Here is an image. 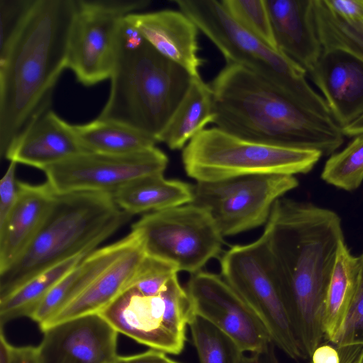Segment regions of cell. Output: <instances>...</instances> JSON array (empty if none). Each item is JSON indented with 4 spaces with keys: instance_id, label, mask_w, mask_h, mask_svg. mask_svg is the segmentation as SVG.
I'll return each instance as SVG.
<instances>
[{
    "instance_id": "1",
    "label": "cell",
    "mask_w": 363,
    "mask_h": 363,
    "mask_svg": "<svg viewBox=\"0 0 363 363\" xmlns=\"http://www.w3.org/2000/svg\"><path fill=\"white\" fill-rule=\"evenodd\" d=\"M262 235L295 335L310 358L324 338L327 291L345 240L341 218L330 209L282 196L273 204Z\"/></svg>"
},
{
    "instance_id": "2",
    "label": "cell",
    "mask_w": 363,
    "mask_h": 363,
    "mask_svg": "<svg viewBox=\"0 0 363 363\" xmlns=\"http://www.w3.org/2000/svg\"><path fill=\"white\" fill-rule=\"evenodd\" d=\"M76 0H35L23 23L0 50V155L36 115L67 68Z\"/></svg>"
},
{
    "instance_id": "3",
    "label": "cell",
    "mask_w": 363,
    "mask_h": 363,
    "mask_svg": "<svg viewBox=\"0 0 363 363\" xmlns=\"http://www.w3.org/2000/svg\"><path fill=\"white\" fill-rule=\"evenodd\" d=\"M213 124L248 140L319 151L331 155L344 142L342 128L330 117L298 105L269 82L235 64L225 66L208 84Z\"/></svg>"
},
{
    "instance_id": "4",
    "label": "cell",
    "mask_w": 363,
    "mask_h": 363,
    "mask_svg": "<svg viewBox=\"0 0 363 363\" xmlns=\"http://www.w3.org/2000/svg\"><path fill=\"white\" fill-rule=\"evenodd\" d=\"M132 217L118 207L113 193L57 194L50 213L30 244L0 272V300L53 266L94 252Z\"/></svg>"
},
{
    "instance_id": "5",
    "label": "cell",
    "mask_w": 363,
    "mask_h": 363,
    "mask_svg": "<svg viewBox=\"0 0 363 363\" xmlns=\"http://www.w3.org/2000/svg\"><path fill=\"white\" fill-rule=\"evenodd\" d=\"M193 77L146 40L135 47L116 46L109 96L97 118L157 141Z\"/></svg>"
},
{
    "instance_id": "6",
    "label": "cell",
    "mask_w": 363,
    "mask_h": 363,
    "mask_svg": "<svg viewBox=\"0 0 363 363\" xmlns=\"http://www.w3.org/2000/svg\"><path fill=\"white\" fill-rule=\"evenodd\" d=\"M174 2L225 57L263 77L285 96L313 113L332 118L322 97L306 79V71L238 25L216 0Z\"/></svg>"
},
{
    "instance_id": "7",
    "label": "cell",
    "mask_w": 363,
    "mask_h": 363,
    "mask_svg": "<svg viewBox=\"0 0 363 363\" xmlns=\"http://www.w3.org/2000/svg\"><path fill=\"white\" fill-rule=\"evenodd\" d=\"M322 156L317 150L248 140L214 126L195 135L183 148L182 158L186 174L199 182L255 174H307Z\"/></svg>"
},
{
    "instance_id": "8",
    "label": "cell",
    "mask_w": 363,
    "mask_h": 363,
    "mask_svg": "<svg viewBox=\"0 0 363 363\" xmlns=\"http://www.w3.org/2000/svg\"><path fill=\"white\" fill-rule=\"evenodd\" d=\"M98 313L118 333L150 349L176 355L183 351L187 325L196 315L177 275L156 296H144L128 287Z\"/></svg>"
},
{
    "instance_id": "9",
    "label": "cell",
    "mask_w": 363,
    "mask_h": 363,
    "mask_svg": "<svg viewBox=\"0 0 363 363\" xmlns=\"http://www.w3.org/2000/svg\"><path fill=\"white\" fill-rule=\"evenodd\" d=\"M223 279L255 311L275 346L293 359L306 358L291 325L265 238L234 245L220 259Z\"/></svg>"
},
{
    "instance_id": "10",
    "label": "cell",
    "mask_w": 363,
    "mask_h": 363,
    "mask_svg": "<svg viewBox=\"0 0 363 363\" xmlns=\"http://www.w3.org/2000/svg\"><path fill=\"white\" fill-rule=\"evenodd\" d=\"M131 229L146 255L174 264L179 272L196 273L222 251L223 237L211 215L191 203L146 213Z\"/></svg>"
},
{
    "instance_id": "11",
    "label": "cell",
    "mask_w": 363,
    "mask_h": 363,
    "mask_svg": "<svg viewBox=\"0 0 363 363\" xmlns=\"http://www.w3.org/2000/svg\"><path fill=\"white\" fill-rule=\"evenodd\" d=\"M298 186L294 176L276 174L199 182L190 203L209 213L223 238L267 223L274 202Z\"/></svg>"
},
{
    "instance_id": "12",
    "label": "cell",
    "mask_w": 363,
    "mask_h": 363,
    "mask_svg": "<svg viewBox=\"0 0 363 363\" xmlns=\"http://www.w3.org/2000/svg\"><path fill=\"white\" fill-rule=\"evenodd\" d=\"M151 3L148 0H76L67 55V68L90 86L110 79L116 57L121 21Z\"/></svg>"
},
{
    "instance_id": "13",
    "label": "cell",
    "mask_w": 363,
    "mask_h": 363,
    "mask_svg": "<svg viewBox=\"0 0 363 363\" xmlns=\"http://www.w3.org/2000/svg\"><path fill=\"white\" fill-rule=\"evenodd\" d=\"M168 157L156 147L128 155L85 152L44 168L57 194L75 191L113 193L138 178L163 174Z\"/></svg>"
},
{
    "instance_id": "14",
    "label": "cell",
    "mask_w": 363,
    "mask_h": 363,
    "mask_svg": "<svg viewBox=\"0 0 363 363\" xmlns=\"http://www.w3.org/2000/svg\"><path fill=\"white\" fill-rule=\"evenodd\" d=\"M186 290L195 315L228 336L242 352L259 350L273 342L259 315L220 276L203 271L192 274Z\"/></svg>"
},
{
    "instance_id": "15",
    "label": "cell",
    "mask_w": 363,
    "mask_h": 363,
    "mask_svg": "<svg viewBox=\"0 0 363 363\" xmlns=\"http://www.w3.org/2000/svg\"><path fill=\"white\" fill-rule=\"evenodd\" d=\"M40 363H111L117 357V330L99 313L88 314L42 331Z\"/></svg>"
},
{
    "instance_id": "16",
    "label": "cell",
    "mask_w": 363,
    "mask_h": 363,
    "mask_svg": "<svg viewBox=\"0 0 363 363\" xmlns=\"http://www.w3.org/2000/svg\"><path fill=\"white\" fill-rule=\"evenodd\" d=\"M306 73L341 128L363 115L362 60L342 50H323Z\"/></svg>"
},
{
    "instance_id": "17",
    "label": "cell",
    "mask_w": 363,
    "mask_h": 363,
    "mask_svg": "<svg viewBox=\"0 0 363 363\" xmlns=\"http://www.w3.org/2000/svg\"><path fill=\"white\" fill-rule=\"evenodd\" d=\"M85 152L73 125L47 108L30 121L9 145L4 157L43 170Z\"/></svg>"
},
{
    "instance_id": "18",
    "label": "cell",
    "mask_w": 363,
    "mask_h": 363,
    "mask_svg": "<svg viewBox=\"0 0 363 363\" xmlns=\"http://www.w3.org/2000/svg\"><path fill=\"white\" fill-rule=\"evenodd\" d=\"M126 18L161 55L199 77L204 60L199 57V29L181 11L171 9L133 13Z\"/></svg>"
},
{
    "instance_id": "19",
    "label": "cell",
    "mask_w": 363,
    "mask_h": 363,
    "mask_svg": "<svg viewBox=\"0 0 363 363\" xmlns=\"http://www.w3.org/2000/svg\"><path fill=\"white\" fill-rule=\"evenodd\" d=\"M57 194L50 184L18 181L16 201L0 226V272L11 266L24 252L44 224Z\"/></svg>"
},
{
    "instance_id": "20",
    "label": "cell",
    "mask_w": 363,
    "mask_h": 363,
    "mask_svg": "<svg viewBox=\"0 0 363 363\" xmlns=\"http://www.w3.org/2000/svg\"><path fill=\"white\" fill-rule=\"evenodd\" d=\"M140 241L139 234L131 230L120 240L86 255L50 291L30 318L39 327L43 325Z\"/></svg>"
},
{
    "instance_id": "21",
    "label": "cell",
    "mask_w": 363,
    "mask_h": 363,
    "mask_svg": "<svg viewBox=\"0 0 363 363\" xmlns=\"http://www.w3.org/2000/svg\"><path fill=\"white\" fill-rule=\"evenodd\" d=\"M277 50L306 72L323 52L311 16V0H264Z\"/></svg>"
},
{
    "instance_id": "22",
    "label": "cell",
    "mask_w": 363,
    "mask_h": 363,
    "mask_svg": "<svg viewBox=\"0 0 363 363\" xmlns=\"http://www.w3.org/2000/svg\"><path fill=\"white\" fill-rule=\"evenodd\" d=\"M145 255L140 238L136 245L117 259L79 296L40 326V330L43 331L68 320L99 313L125 290Z\"/></svg>"
},
{
    "instance_id": "23",
    "label": "cell",
    "mask_w": 363,
    "mask_h": 363,
    "mask_svg": "<svg viewBox=\"0 0 363 363\" xmlns=\"http://www.w3.org/2000/svg\"><path fill=\"white\" fill-rule=\"evenodd\" d=\"M113 195L118 207L133 216L190 203L194 198V186L167 179L163 174H155L134 179Z\"/></svg>"
},
{
    "instance_id": "24",
    "label": "cell",
    "mask_w": 363,
    "mask_h": 363,
    "mask_svg": "<svg viewBox=\"0 0 363 363\" xmlns=\"http://www.w3.org/2000/svg\"><path fill=\"white\" fill-rule=\"evenodd\" d=\"M359 258L340 242L327 291L323 318L324 338L335 344L342 333L357 293Z\"/></svg>"
},
{
    "instance_id": "25",
    "label": "cell",
    "mask_w": 363,
    "mask_h": 363,
    "mask_svg": "<svg viewBox=\"0 0 363 363\" xmlns=\"http://www.w3.org/2000/svg\"><path fill=\"white\" fill-rule=\"evenodd\" d=\"M215 119L212 90L201 77L191 84L168 123L157 138L170 150L183 149L186 143Z\"/></svg>"
},
{
    "instance_id": "26",
    "label": "cell",
    "mask_w": 363,
    "mask_h": 363,
    "mask_svg": "<svg viewBox=\"0 0 363 363\" xmlns=\"http://www.w3.org/2000/svg\"><path fill=\"white\" fill-rule=\"evenodd\" d=\"M76 135L86 152L128 155L155 147L153 138L127 126L96 118L73 125Z\"/></svg>"
},
{
    "instance_id": "27",
    "label": "cell",
    "mask_w": 363,
    "mask_h": 363,
    "mask_svg": "<svg viewBox=\"0 0 363 363\" xmlns=\"http://www.w3.org/2000/svg\"><path fill=\"white\" fill-rule=\"evenodd\" d=\"M85 257L77 255L53 266L0 300L1 327L21 317L30 318L50 291Z\"/></svg>"
},
{
    "instance_id": "28",
    "label": "cell",
    "mask_w": 363,
    "mask_h": 363,
    "mask_svg": "<svg viewBox=\"0 0 363 363\" xmlns=\"http://www.w3.org/2000/svg\"><path fill=\"white\" fill-rule=\"evenodd\" d=\"M311 16L323 50H342L363 61V18L341 19L325 8L323 0H311Z\"/></svg>"
},
{
    "instance_id": "29",
    "label": "cell",
    "mask_w": 363,
    "mask_h": 363,
    "mask_svg": "<svg viewBox=\"0 0 363 363\" xmlns=\"http://www.w3.org/2000/svg\"><path fill=\"white\" fill-rule=\"evenodd\" d=\"M189 326L199 363H240L243 352L211 323L195 315Z\"/></svg>"
},
{
    "instance_id": "30",
    "label": "cell",
    "mask_w": 363,
    "mask_h": 363,
    "mask_svg": "<svg viewBox=\"0 0 363 363\" xmlns=\"http://www.w3.org/2000/svg\"><path fill=\"white\" fill-rule=\"evenodd\" d=\"M326 183L345 191L357 189L363 181V134L326 161L321 173Z\"/></svg>"
},
{
    "instance_id": "31",
    "label": "cell",
    "mask_w": 363,
    "mask_h": 363,
    "mask_svg": "<svg viewBox=\"0 0 363 363\" xmlns=\"http://www.w3.org/2000/svg\"><path fill=\"white\" fill-rule=\"evenodd\" d=\"M220 3L242 28L278 50L264 0H223Z\"/></svg>"
},
{
    "instance_id": "32",
    "label": "cell",
    "mask_w": 363,
    "mask_h": 363,
    "mask_svg": "<svg viewBox=\"0 0 363 363\" xmlns=\"http://www.w3.org/2000/svg\"><path fill=\"white\" fill-rule=\"evenodd\" d=\"M178 272L174 264L146 255L126 288H133L144 296H156L164 289Z\"/></svg>"
},
{
    "instance_id": "33",
    "label": "cell",
    "mask_w": 363,
    "mask_h": 363,
    "mask_svg": "<svg viewBox=\"0 0 363 363\" xmlns=\"http://www.w3.org/2000/svg\"><path fill=\"white\" fill-rule=\"evenodd\" d=\"M359 281L356 295L336 345L363 343V253L359 256Z\"/></svg>"
},
{
    "instance_id": "34",
    "label": "cell",
    "mask_w": 363,
    "mask_h": 363,
    "mask_svg": "<svg viewBox=\"0 0 363 363\" xmlns=\"http://www.w3.org/2000/svg\"><path fill=\"white\" fill-rule=\"evenodd\" d=\"M35 0H0V50L20 28Z\"/></svg>"
},
{
    "instance_id": "35",
    "label": "cell",
    "mask_w": 363,
    "mask_h": 363,
    "mask_svg": "<svg viewBox=\"0 0 363 363\" xmlns=\"http://www.w3.org/2000/svg\"><path fill=\"white\" fill-rule=\"evenodd\" d=\"M17 163L10 162L0 182V226L6 221L18 196V181L16 179Z\"/></svg>"
},
{
    "instance_id": "36",
    "label": "cell",
    "mask_w": 363,
    "mask_h": 363,
    "mask_svg": "<svg viewBox=\"0 0 363 363\" xmlns=\"http://www.w3.org/2000/svg\"><path fill=\"white\" fill-rule=\"evenodd\" d=\"M325 8L333 15L345 21L363 18V0H323Z\"/></svg>"
},
{
    "instance_id": "37",
    "label": "cell",
    "mask_w": 363,
    "mask_h": 363,
    "mask_svg": "<svg viewBox=\"0 0 363 363\" xmlns=\"http://www.w3.org/2000/svg\"><path fill=\"white\" fill-rule=\"evenodd\" d=\"M116 363H180L169 357L166 353L150 349L142 353L118 356Z\"/></svg>"
},
{
    "instance_id": "38",
    "label": "cell",
    "mask_w": 363,
    "mask_h": 363,
    "mask_svg": "<svg viewBox=\"0 0 363 363\" xmlns=\"http://www.w3.org/2000/svg\"><path fill=\"white\" fill-rule=\"evenodd\" d=\"M309 359L308 363H340V347L330 341L321 342L314 350Z\"/></svg>"
},
{
    "instance_id": "39",
    "label": "cell",
    "mask_w": 363,
    "mask_h": 363,
    "mask_svg": "<svg viewBox=\"0 0 363 363\" xmlns=\"http://www.w3.org/2000/svg\"><path fill=\"white\" fill-rule=\"evenodd\" d=\"M275 345L269 342L264 348L250 352V354H242L240 363H279L276 353Z\"/></svg>"
},
{
    "instance_id": "40",
    "label": "cell",
    "mask_w": 363,
    "mask_h": 363,
    "mask_svg": "<svg viewBox=\"0 0 363 363\" xmlns=\"http://www.w3.org/2000/svg\"><path fill=\"white\" fill-rule=\"evenodd\" d=\"M9 363H40L38 347L11 345Z\"/></svg>"
},
{
    "instance_id": "41",
    "label": "cell",
    "mask_w": 363,
    "mask_h": 363,
    "mask_svg": "<svg viewBox=\"0 0 363 363\" xmlns=\"http://www.w3.org/2000/svg\"><path fill=\"white\" fill-rule=\"evenodd\" d=\"M340 363H363V343L340 347Z\"/></svg>"
},
{
    "instance_id": "42",
    "label": "cell",
    "mask_w": 363,
    "mask_h": 363,
    "mask_svg": "<svg viewBox=\"0 0 363 363\" xmlns=\"http://www.w3.org/2000/svg\"><path fill=\"white\" fill-rule=\"evenodd\" d=\"M344 136L354 138L363 134V115L351 124L342 128Z\"/></svg>"
},
{
    "instance_id": "43",
    "label": "cell",
    "mask_w": 363,
    "mask_h": 363,
    "mask_svg": "<svg viewBox=\"0 0 363 363\" xmlns=\"http://www.w3.org/2000/svg\"><path fill=\"white\" fill-rule=\"evenodd\" d=\"M111 363H116V360H115L114 362H111Z\"/></svg>"
}]
</instances>
